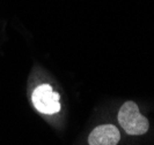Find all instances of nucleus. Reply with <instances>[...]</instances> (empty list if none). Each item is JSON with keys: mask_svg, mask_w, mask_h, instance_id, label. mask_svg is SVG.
<instances>
[{"mask_svg": "<svg viewBox=\"0 0 154 145\" xmlns=\"http://www.w3.org/2000/svg\"><path fill=\"white\" fill-rule=\"evenodd\" d=\"M35 108L43 114H56L60 111V96L49 84L38 85L31 96Z\"/></svg>", "mask_w": 154, "mask_h": 145, "instance_id": "nucleus-2", "label": "nucleus"}, {"mask_svg": "<svg viewBox=\"0 0 154 145\" xmlns=\"http://www.w3.org/2000/svg\"><path fill=\"white\" fill-rule=\"evenodd\" d=\"M117 120L126 134L138 136L146 134L149 128V122L139 112V107L133 101L124 103L119 108Z\"/></svg>", "mask_w": 154, "mask_h": 145, "instance_id": "nucleus-1", "label": "nucleus"}, {"mask_svg": "<svg viewBox=\"0 0 154 145\" xmlns=\"http://www.w3.org/2000/svg\"><path fill=\"white\" fill-rule=\"evenodd\" d=\"M121 139V132L114 124H101L88 136L89 145H117Z\"/></svg>", "mask_w": 154, "mask_h": 145, "instance_id": "nucleus-3", "label": "nucleus"}]
</instances>
